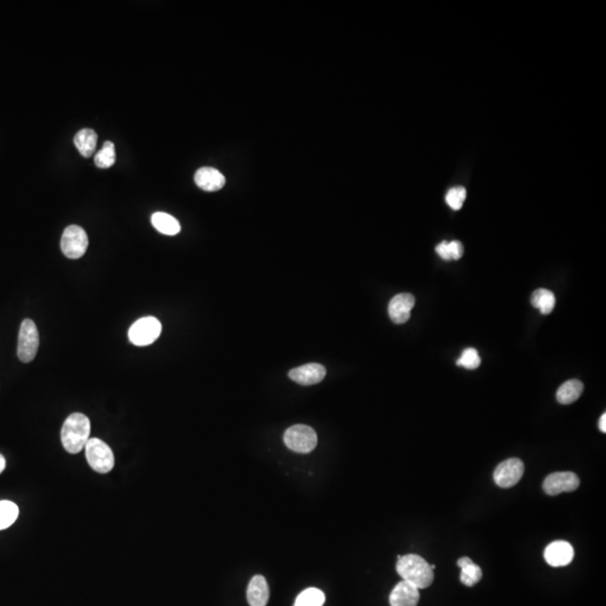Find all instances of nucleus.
<instances>
[{"label":"nucleus","instance_id":"obj_15","mask_svg":"<svg viewBox=\"0 0 606 606\" xmlns=\"http://www.w3.org/2000/svg\"><path fill=\"white\" fill-rule=\"evenodd\" d=\"M270 598V589L266 577L254 576L247 587V600L250 606H266Z\"/></svg>","mask_w":606,"mask_h":606},{"label":"nucleus","instance_id":"obj_26","mask_svg":"<svg viewBox=\"0 0 606 606\" xmlns=\"http://www.w3.org/2000/svg\"><path fill=\"white\" fill-rule=\"evenodd\" d=\"M447 250L449 259H459L464 254L463 244L458 241H448Z\"/></svg>","mask_w":606,"mask_h":606},{"label":"nucleus","instance_id":"obj_27","mask_svg":"<svg viewBox=\"0 0 606 606\" xmlns=\"http://www.w3.org/2000/svg\"><path fill=\"white\" fill-rule=\"evenodd\" d=\"M447 243L448 241H442L440 244L437 245L436 252L442 259H445V261H451V259H449V255H448Z\"/></svg>","mask_w":606,"mask_h":606},{"label":"nucleus","instance_id":"obj_12","mask_svg":"<svg viewBox=\"0 0 606 606\" xmlns=\"http://www.w3.org/2000/svg\"><path fill=\"white\" fill-rule=\"evenodd\" d=\"M545 559L552 567H564L574 559V548L567 541H554L545 548Z\"/></svg>","mask_w":606,"mask_h":606},{"label":"nucleus","instance_id":"obj_13","mask_svg":"<svg viewBox=\"0 0 606 606\" xmlns=\"http://www.w3.org/2000/svg\"><path fill=\"white\" fill-rule=\"evenodd\" d=\"M420 600L419 588L410 583L400 582L390 594L391 606H417Z\"/></svg>","mask_w":606,"mask_h":606},{"label":"nucleus","instance_id":"obj_6","mask_svg":"<svg viewBox=\"0 0 606 606\" xmlns=\"http://www.w3.org/2000/svg\"><path fill=\"white\" fill-rule=\"evenodd\" d=\"M162 332V325L154 317L140 318L133 323L128 332V338L135 346H149L159 338Z\"/></svg>","mask_w":606,"mask_h":606},{"label":"nucleus","instance_id":"obj_25","mask_svg":"<svg viewBox=\"0 0 606 606\" xmlns=\"http://www.w3.org/2000/svg\"><path fill=\"white\" fill-rule=\"evenodd\" d=\"M481 365V357L475 348H466L457 360V366H463L467 369H476Z\"/></svg>","mask_w":606,"mask_h":606},{"label":"nucleus","instance_id":"obj_20","mask_svg":"<svg viewBox=\"0 0 606 606\" xmlns=\"http://www.w3.org/2000/svg\"><path fill=\"white\" fill-rule=\"evenodd\" d=\"M19 509L10 501H0V530H5L15 523L19 518Z\"/></svg>","mask_w":606,"mask_h":606},{"label":"nucleus","instance_id":"obj_8","mask_svg":"<svg viewBox=\"0 0 606 606\" xmlns=\"http://www.w3.org/2000/svg\"><path fill=\"white\" fill-rule=\"evenodd\" d=\"M524 473V465L519 458H510L501 463L494 472V481L497 486L510 488L521 481Z\"/></svg>","mask_w":606,"mask_h":606},{"label":"nucleus","instance_id":"obj_5","mask_svg":"<svg viewBox=\"0 0 606 606\" xmlns=\"http://www.w3.org/2000/svg\"><path fill=\"white\" fill-rule=\"evenodd\" d=\"M40 346V335L33 320L25 319L21 325L17 355L21 362H30L36 356Z\"/></svg>","mask_w":606,"mask_h":606},{"label":"nucleus","instance_id":"obj_2","mask_svg":"<svg viewBox=\"0 0 606 606\" xmlns=\"http://www.w3.org/2000/svg\"><path fill=\"white\" fill-rule=\"evenodd\" d=\"M396 572L403 581L410 583L419 589L429 587L433 582V570L424 558L418 554L399 556Z\"/></svg>","mask_w":606,"mask_h":606},{"label":"nucleus","instance_id":"obj_7","mask_svg":"<svg viewBox=\"0 0 606 606\" xmlns=\"http://www.w3.org/2000/svg\"><path fill=\"white\" fill-rule=\"evenodd\" d=\"M88 235L80 226L71 225L64 229L61 239V250L67 259L83 257L88 248Z\"/></svg>","mask_w":606,"mask_h":606},{"label":"nucleus","instance_id":"obj_23","mask_svg":"<svg viewBox=\"0 0 606 606\" xmlns=\"http://www.w3.org/2000/svg\"><path fill=\"white\" fill-rule=\"evenodd\" d=\"M460 570H462L460 581H462L464 585L468 586V587L476 585L481 581V576H483L481 568L477 565L474 564V563L467 565V566L463 567Z\"/></svg>","mask_w":606,"mask_h":606},{"label":"nucleus","instance_id":"obj_29","mask_svg":"<svg viewBox=\"0 0 606 606\" xmlns=\"http://www.w3.org/2000/svg\"><path fill=\"white\" fill-rule=\"evenodd\" d=\"M598 426H600V430L602 433H606V415L603 413V415L600 418V422H598Z\"/></svg>","mask_w":606,"mask_h":606},{"label":"nucleus","instance_id":"obj_1","mask_svg":"<svg viewBox=\"0 0 606 606\" xmlns=\"http://www.w3.org/2000/svg\"><path fill=\"white\" fill-rule=\"evenodd\" d=\"M91 424L87 415L72 413L64 421L62 426L61 440L63 447L70 454H78L85 447L90 437Z\"/></svg>","mask_w":606,"mask_h":606},{"label":"nucleus","instance_id":"obj_30","mask_svg":"<svg viewBox=\"0 0 606 606\" xmlns=\"http://www.w3.org/2000/svg\"><path fill=\"white\" fill-rule=\"evenodd\" d=\"M5 468H6V459L3 455H0V474L5 470Z\"/></svg>","mask_w":606,"mask_h":606},{"label":"nucleus","instance_id":"obj_28","mask_svg":"<svg viewBox=\"0 0 606 606\" xmlns=\"http://www.w3.org/2000/svg\"><path fill=\"white\" fill-rule=\"evenodd\" d=\"M473 561L470 558L468 557H463L460 558L459 561H457L458 567L460 568H463V567L467 566V565L472 564Z\"/></svg>","mask_w":606,"mask_h":606},{"label":"nucleus","instance_id":"obj_24","mask_svg":"<svg viewBox=\"0 0 606 606\" xmlns=\"http://www.w3.org/2000/svg\"><path fill=\"white\" fill-rule=\"evenodd\" d=\"M466 195L467 191L464 186H455L447 192L446 202L453 210H460L463 207L464 202H465Z\"/></svg>","mask_w":606,"mask_h":606},{"label":"nucleus","instance_id":"obj_22","mask_svg":"<svg viewBox=\"0 0 606 606\" xmlns=\"http://www.w3.org/2000/svg\"><path fill=\"white\" fill-rule=\"evenodd\" d=\"M116 162V152H115V144L113 142H106L102 145V149L95 155V164L98 168L109 169Z\"/></svg>","mask_w":606,"mask_h":606},{"label":"nucleus","instance_id":"obj_17","mask_svg":"<svg viewBox=\"0 0 606 606\" xmlns=\"http://www.w3.org/2000/svg\"><path fill=\"white\" fill-rule=\"evenodd\" d=\"M583 392H584V384L578 380H570L565 382L558 389L556 396L558 402L561 404H572L581 398Z\"/></svg>","mask_w":606,"mask_h":606},{"label":"nucleus","instance_id":"obj_4","mask_svg":"<svg viewBox=\"0 0 606 606\" xmlns=\"http://www.w3.org/2000/svg\"><path fill=\"white\" fill-rule=\"evenodd\" d=\"M284 444L291 451L307 454L314 451L318 444L317 433L311 426L296 424L284 433Z\"/></svg>","mask_w":606,"mask_h":606},{"label":"nucleus","instance_id":"obj_3","mask_svg":"<svg viewBox=\"0 0 606 606\" xmlns=\"http://www.w3.org/2000/svg\"><path fill=\"white\" fill-rule=\"evenodd\" d=\"M85 457L89 465L99 474H107L115 466L113 451L101 439H89L85 444Z\"/></svg>","mask_w":606,"mask_h":606},{"label":"nucleus","instance_id":"obj_21","mask_svg":"<svg viewBox=\"0 0 606 606\" xmlns=\"http://www.w3.org/2000/svg\"><path fill=\"white\" fill-rule=\"evenodd\" d=\"M325 594L318 588H308L301 592L296 597L294 606H323L325 604Z\"/></svg>","mask_w":606,"mask_h":606},{"label":"nucleus","instance_id":"obj_11","mask_svg":"<svg viewBox=\"0 0 606 606\" xmlns=\"http://www.w3.org/2000/svg\"><path fill=\"white\" fill-rule=\"evenodd\" d=\"M326 373L325 366L317 362H310L291 369L289 372V378L300 385H314L323 381Z\"/></svg>","mask_w":606,"mask_h":606},{"label":"nucleus","instance_id":"obj_10","mask_svg":"<svg viewBox=\"0 0 606 606\" xmlns=\"http://www.w3.org/2000/svg\"><path fill=\"white\" fill-rule=\"evenodd\" d=\"M415 296L410 293L396 294L389 305V316L394 323H405L411 317V311L415 307Z\"/></svg>","mask_w":606,"mask_h":606},{"label":"nucleus","instance_id":"obj_14","mask_svg":"<svg viewBox=\"0 0 606 606\" xmlns=\"http://www.w3.org/2000/svg\"><path fill=\"white\" fill-rule=\"evenodd\" d=\"M195 182L204 191L216 192L223 189L226 179L217 169L204 166L195 172Z\"/></svg>","mask_w":606,"mask_h":606},{"label":"nucleus","instance_id":"obj_9","mask_svg":"<svg viewBox=\"0 0 606 606\" xmlns=\"http://www.w3.org/2000/svg\"><path fill=\"white\" fill-rule=\"evenodd\" d=\"M578 476L575 473L559 472L552 473L543 481V490L548 495H559L564 492H574L579 486Z\"/></svg>","mask_w":606,"mask_h":606},{"label":"nucleus","instance_id":"obj_19","mask_svg":"<svg viewBox=\"0 0 606 606\" xmlns=\"http://www.w3.org/2000/svg\"><path fill=\"white\" fill-rule=\"evenodd\" d=\"M531 303L543 314H552L556 305V296L549 290H536L531 296Z\"/></svg>","mask_w":606,"mask_h":606},{"label":"nucleus","instance_id":"obj_16","mask_svg":"<svg viewBox=\"0 0 606 606\" xmlns=\"http://www.w3.org/2000/svg\"><path fill=\"white\" fill-rule=\"evenodd\" d=\"M98 135L90 128H83L74 136V145L83 158L94 155L97 147Z\"/></svg>","mask_w":606,"mask_h":606},{"label":"nucleus","instance_id":"obj_18","mask_svg":"<svg viewBox=\"0 0 606 606\" xmlns=\"http://www.w3.org/2000/svg\"><path fill=\"white\" fill-rule=\"evenodd\" d=\"M152 224L154 228L161 234L174 236L181 232V226L174 217L169 213H155L152 216Z\"/></svg>","mask_w":606,"mask_h":606}]
</instances>
